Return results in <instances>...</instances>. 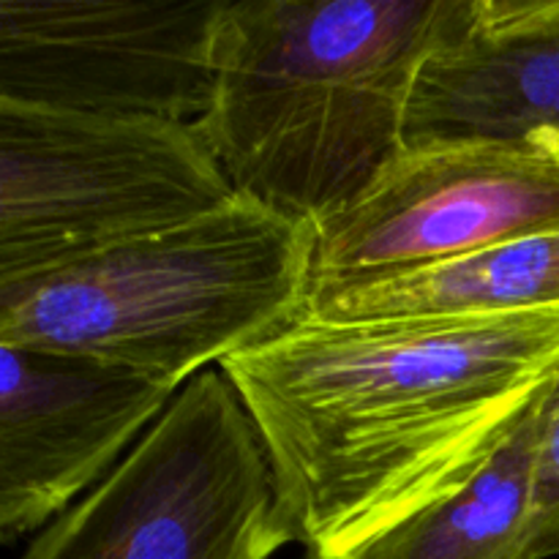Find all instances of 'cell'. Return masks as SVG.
Here are the masks:
<instances>
[{"label": "cell", "instance_id": "6da1fadb", "mask_svg": "<svg viewBox=\"0 0 559 559\" xmlns=\"http://www.w3.org/2000/svg\"><path fill=\"white\" fill-rule=\"evenodd\" d=\"M265 445L276 513L311 559H347L469 484L559 371V306L322 322L224 360Z\"/></svg>", "mask_w": 559, "mask_h": 559}, {"label": "cell", "instance_id": "7a4b0ae2", "mask_svg": "<svg viewBox=\"0 0 559 559\" xmlns=\"http://www.w3.org/2000/svg\"><path fill=\"white\" fill-rule=\"evenodd\" d=\"M464 0H227L197 120L235 191L300 224L364 194L407 145L426 60Z\"/></svg>", "mask_w": 559, "mask_h": 559}, {"label": "cell", "instance_id": "3957f363", "mask_svg": "<svg viewBox=\"0 0 559 559\" xmlns=\"http://www.w3.org/2000/svg\"><path fill=\"white\" fill-rule=\"evenodd\" d=\"M314 224L229 205L0 284V344L76 355L183 388L306 314Z\"/></svg>", "mask_w": 559, "mask_h": 559}, {"label": "cell", "instance_id": "277c9868", "mask_svg": "<svg viewBox=\"0 0 559 559\" xmlns=\"http://www.w3.org/2000/svg\"><path fill=\"white\" fill-rule=\"evenodd\" d=\"M235 197L197 123L0 98V284L191 222Z\"/></svg>", "mask_w": 559, "mask_h": 559}, {"label": "cell", "instance_id": "5b68a950", "mask_svg": "<svg viewBox=\"0 0 559 559\" xmlns=\"http://www.w3.org/2000/svg\"><path fill=\"white\" fill-rule=\"evenodd\" d=\"M287 544L260 431L207 369L20 559H271Z\"/></svg>", "mask_w": 559, "mask_h": 559}, {"label": "cell", "instance_id": "8992f818", "mask_svg": "<svg viewBox=\"0 0 559 559\" xmlns=\"http://www.w3.org/2000/svg\"><path fill=\"white\" fill-rule=\"evenodd\" d=\"M559 233V136L404 145L314 224L311 293Z\"/></svg>", "mask_w": 559, "mask_h": 559}, {"label": "cell", "instance_id": "52a82bcc", "mask_svg": "<svg viewBox=\"0 0 559 559\" xmlns=\"http://www.w3.org/2000/svg\"><path fill=\"white\" fill-rule=\"evenodd\" d=\"M227 0H0V98L197 123Z\"/></svg>", "mask_w": 559, "mask_h": 559}, {"label": "cell", "instance_id": "ba28073f", "mask_svg": "<svg viewBox=\"0 0 559 559\" xmlns=\"http://www.w3.org/2000/svg\"><path fill=\"white\" fill-rule=\"evenodd\" d=\"M0 538L41 533L96 489L180 388L76 355L0 344Z\"/></svg>", "mask_w": 559, "mask_h": 559}, {"label": "cell", "instance_id": "9c48e42d", "mask_svg": "<svg viewBox=\"0 0 559 559\" xmlns=\"http://www.w3.org/2000/svg\"><path fill=\"white\" fill-rule=\"evenodd\" d=\"M559 136V0H464L426 60L407 145Z\"/></svg>", "mask_w": 559, "mask_h": 559}, {"label": "cell", "instance_id": "30bf717a", "mask_svg": "<svg viewBox=\"0 0 559 559\" xmlns=\"http://www.w3.org/2000/svg\"><path fill=\"white\" fill-rule=\"evenodd\" d=\"M546 306H559V233L314 289L306 317L322 322L453 320Z\"/></svg>", "mask_w": 559, "mask_h": 559}, {"label": "cell", "instance_id": "8fae6325", "mask_svg": "<svg viewBox=\"0 0 559 559\" xmlns=\"http://www.w3.org/2000/svg\"><path fill=\"white\" fill-rule=\"evenodd\" d=\"M549 382L500 451L464 489L404 519L347 559L559 557V524L535 508L538 426Z\"/></svg>", "mask_w": 559, "mask_h": 559}, {"label": "cell", "instance_id": "7c38bea8", "mask_svg": "<svg viewBox=\"0 0 559 559\" xmlns=\"http://www.w3.org/2000/svg\"><path fill=\"white\" fill-rule=\"evenodd\" d=\"M535 508L540 516L559 524V371L544 396L535 459Z\"/></svg>", "mask_w": 559, "mask_h": 559}]
</instances>
